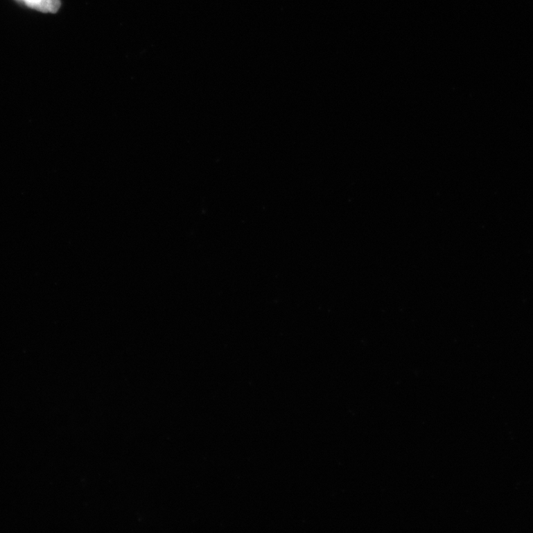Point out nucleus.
<instances>
[{"label":"nucleus","instance_id":"1","mask_svg":"<svg viewBox=\"0 0 533 533\" xmlns=\"http://www.w3.org/2000/svg\"><path fill=\"white\" fill-rule=\"evenodd\" d=\"M30 8L42 13H57L60 8V0H23Z\"/></svg>","mask_w":533,"mask_h":533}]
</instances>
